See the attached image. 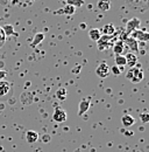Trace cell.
Returning <instances> with one entry per match:
<instances>
[{
    "label": "cell",
    "mask_w": 149,
    "mask_h": 152,
    "mask_svg": "<svg viewBox=\"0 0 149 152\" xmlns=\"http://www.w3.org/2000/svg\"><path fill=\"white\" fill-rule=\"evenodd\" d=\"M9 89H11V84L7 82V81H0V97L2 96H6L9 93Z\"/></svg>",
    "instance_id": "2e32d148"
},
{
    "label": "cell",
    "mask_w": 149,
    "mask_h": 152,
    "mask_svg": "<svg viewBox=\"0 0 149 152\" xmlns=\"http://www.w3.org/2000/svg\"><path fill=\"white\" fill-rule=\"evenodd\" d=\"M5 41H6V35H5L4 31H2V28L0 27V48H1L2 46H4Z\"/></svg>",
    "instance_id": "cb8c5ba5"
},
{
    "label": "cell",
    "mask_w": 149,
    "mask_h": 152,
    "mask_svg": "<svg viewBox=\"0 0 149 152\" xmlns=\"http://www.w3.org/2000/svg\"><path fill=\"white\" fill-rule=\"evenodd\" d=\"M124 50H125V43H124V41L118 40V41H115L113 43V52H114L115 55H122Z\"/></svg>",
    "instance_id": "30bf717a"
},
{
    "label": "cell",
    "mask_w": 149,
    "mask_h": 152,
    "mask_svg": "<svg viewBox=\"0 0 149 152\" xmlns=\"http://www.w3.org/2000/svg\"><path fill=\"white\" fill-rule=\"evenodd\" d=\"M38 138H40V134H38L36 131H34V130H28V131L26 132V140H27L29 144L36 143L37 140H38Z\"/></svg>",
    "instance_id": "8fae6325"
},
{
    "label": "cell",
    "mask_w": 149,
    "mask_h": 152,
    "mask_svg": "<svg viewBox=\"0 0 149 152\" xmlns=\"http://www.w3.org/2000/svg\"><path fill=\"white\" fill-rule=\"evenodd\" d=\"M67 113L62 109V108H59V107H57L55 110H54V114H53V119L57 122V123H63V122H65L67 121Z\"/></svg>",
    "instance_id": "52a82bcc"
},
{
    "label": "cell",
    "mask_w": 149,
    "mask_h": 152,
    "mask_svg": "<svg viewBox=\"0 0 149 152\" xmlns=\"http://www.w3.org/2000/svg\"><path fill=\"white\" fill-rule=\"evenodd\" d=\"M126 58V66H128L129 68H133L137 64V56L134 53H127V55L125 56Z\"/></svg>",
    "instance_id": "4fadbf2b"
},
{
    "label": "cell",
    "mask_w": 149,
    "mask_h": 152,
    "mask_svg": "<svg viewBox=\"0 0 149 152\" xmlns=\"http://www.w3.org/2000/svg\"><path fill=\"white\" fill-rule=\"evenodd\" d=\"M6 75H7V73L5 70H0V81H2L6 77Z\"/></svg>",
    "instance_id": "4316f807"
},
{
    "label": "cell",
    "mask_w": 149,
    "mask_h": 152,
    "mask_svg": "<svg viewBox=\"0 0 149 152\" xmlns=\"http://www.w3.org/2000/svg\"><path fill=\"white\" fill-rule=\"evenodd\" d=\"M67 5H70L74 8L77 7H82L83 5H85L84 0H67Z\"/></svg>",
    "instance_id": "44dd1931"
},
{
    "label": "cell",
    "mask_w": 149,
    "mask_h": 152,
    "mask_svg": "<svg viewBox=\"0 0 149 152\" xmlns=\"http://www.w3.org/2000/svg\"><path fill=\"white\" fill-rule=\"evenodd\" d=\"M121 123L125 128H130L135 124V118L130 115H124L122 118H121Z\"/></svg>",
    "instance_id": "9a60e30c"
},
{
    "label": "cell",
    "mask_w": 149,
    "mask_h": 152,
    "mask_svg": "<svg viewBox=\"0 0 149 152\" xmlns=\"http://www.w3.org/2000/svg\"><path fill=\"white\" fill-rule=\"evenodd\" d=\"M114 62H115V66H118L120 68H122V67L126 66V58H125L124 55H115Z\"/></svg>",
    "instance_id": "d6986e66"
},
{
    "label": "cell",
    "mask_w": 149,
    "mask_h": 152,
    "mask_svg": "<svg viewBox=\"0 0 149 152\" xmlns=\"http://www.w3.org/2000/svg\"><path fill=\"white\" fill-rule=\"evenodd\" d=\"M140 25H141V21L137 19V18H133V19H130L129 21L127 22V25H126L125 34L129 37V34L132 33V32H134L135 29H139Z\"/></svg>",
    "instance_id": "8992f818"
},
{
    "label": "cell",
    "mask_w": 149,
    "mask_h": 152,
    "mask_svg": "<svg viewBox=\"0 0 149 152\" xmlns=\"http://www.w3.org/2000/svg\"><path fill=\"white\" fill-rule=\"evenodd\" d=\"M125 134H126L127 137H129V136H132V134H133V132H132V131H126V132H125Z\"/></svg>",
    "instance_id": "83f0119b"
},
{
    "label": "cell",
    "mask_w": 149,
    "mask_h": 152,
    "mask_svg": "<svg viewBox=\"0 0 149 152\" xmlns=\"http://www.w3.org/2000/svg\"><path fill=\"white\" fill-rule=\"evenodd\" d=\"M114 35H115V34H114ZM114 35H112V37L101 35V38L97 41L98 49H99L100 52H104V50H107L110 47H112V45H113V40H114Z\"/></svg>",
    "instance_id": "7a4b0ae2"
},
{
    "label": "cell",
    "mask_w": 149,
    "mask_h": 152,
    "mask_svg": "<svg viewBox=\"0 0 149 152\" xmlns=\"http://www.w3.org/2000/svg\"><path fill=\"white\" fill-rule=\"evenodd\" d=\"M121 41H124V43H126V46L130 49V53H136L139 52V42L136 40H134L133 38H130L128 35L124 34V38L120 39Z\"/></svg>",
    "instance_id": "3957f363"
},
{
    "label": "cell",
    "mask_w": 149,
    "mask_h": 152,
    "mask_svg": "<svg viewBox=\"0 0 149 152\" xmlns=\"http://www.w3.org/2000/svg\"><path fill=\"white\" fill-rule=\"evenodd\" d=\"M130 38H133L134 40H136L137 42H147L149 40V34L147 33L146 29L141 31V29H135L134 32H132L129 34Z\"/></svg>",
    "instance_id": "277c9868"
},
{
    "label": "cell",
    "mask_w": 149,
    "mask_h": 152,
    "mask_svg": "<svg viewBox=\"0 0 149 152\" xmlns=\"http://www.w3.org/2000/svg\"><path fill=\"white\" fill-rule=\"evenodd\" d=\"M140 117H141V121L143 122V123H147L149 122V115L147 113H143V114L140 115Z\"/></svg>",
    "instance_id": "d4e9b609"
},
{
    "label": "cell",
    "mask_w": 149,
    "mask_h": 152,
    "mask_svg": "<svg viewBox=\"0 0 149 152\" xmlns=\"http://www.w3.org/2000/svg\"><path fill=\"white\" fill-rule=\"evenodd\" d=\"M143 72L141 70L140 67H133L129 68L127 74H126V78L130 81L132 83H140L143 80Z\"/></svg>",
    "instance_id": "6da1fadb"
},
{
    "label": "cell",
    "mask_w": 149,
    "mask_h": 152,
    "mask_svg": "<svg viewBox=\"0 0 149 152\" xmlns=\"http://www.w3.org/2000/svg\"><path fill=\"white\" fill-rule=\"evenodd\" d=\"M90 104H91V99H90V97L82 99V101L79 102V105H78V115H79V116H83V115L89 110Z\"/></svg>",
    "instance_id": "ba28073f"
},
{
    "label": "cell",
    "mask_w": 149,
    "mask_h": 152,
    "mask_svg": "<svg viewBox=\"0 0 149 152\" xmlns=\"http://www.w3.org/2000/svg\"><path fill=\"white\" fill-rule=\"evenodd\" d=\"M43 39H44V34H43V33H37L36 35L34 37V39H33V43H32L30 46H32V47H35L36 45L41 43V42L43 41Z\"/></svg>",
    "instance_id": "7402d4cb"
},
{
    "label": "cell",
    "mask_w": 149,
    "mask_h": 152,
    "mask_svg": "<svg viewBox=\"0 0 149 152\" xmlns=\"http://www.w3.org/2000/svg\"><path fill=\"white\" fill-rule=\"evenodd\" d=\"M95 74L99 76L100 78H106L107 76L111 74V67H110L106 62H101V63L97 67Z\"/></svg>",
    "instance_id": "5b68a950"
},
{
    "label": "cell",
    "mask_w": 149,
    "mask_h": 152,
    "mask_svg": "<svg viewBox=\"0 0 149 152\" xmlns=\"http://www.w3.org/2000/svg\"><path fill=\"white\" fill-rule=\"evenodd\" d=\"M67 94H68V91H67L65 88H59V89H57V91H56V97H57L59 101H64V99L67 98Z\"/></svg>",
    "instance_id": "ffe728a7"
},
{
    "label": "cell",
    "mask_w": 149,
    "mask_h": 152,
    "mask_svg": "<svg viewBox=\"0 0 149 152\" xmlns=\"http://www.w3.org/2000/svg\"><path fill=\"white\" fill-rule=\"evenodd\" d=\"M2 28V31H4V33H5V35L6 37H8V35H18L15 32H14V28H13V26L12 25H5L4 27H1Z\"/></svg>",
    "instance_id": "ac0fdd59"
},
{
    "label": "cell",
    "mask_w": 149,
    "mask_h": 152,
    "mask_svg": "<svg viewBox=\"0 0 149 152\" xmlns=\"http://www.w3.org/2000/svg\"><path fill=\"white\" fill-rule=\"evenodd\" d=\"M111 73L113 75H120L121 73H122V69L120 68V67H118V66H113L111 68Z\"/></svg>",
    "instance_id": "603a6c76"
},
{
    "label": "cell",
    "mask_w": 149,
    "mask_h": 152,
    "mask_svg": "<svg viewBox=\"0 0 149 152\" xmlns=\"http://www.w3.org/2000/svg\"><path fill=\"white\" fill-rule=\"evenodd\" d=\"M100 33H101V35L112 37V35L115 34V27H114L112 23H106V25L103 27V29L100 31Z\"/></svg>",
    "instance_id": "5bb4252c"
},
{
    "label": "cell",
    "mask_w": 149,
    "mask_h": 152,
    "mask_svg": "<svg viewBox=\"0 0 149 152\" xmlns=\"http://www.w3.org/2000/svg\"><path fill=\"white\" fill-rule=\"evenodd\" d=\"M74 12H76V8L72 7V6H70V5H65V6H63L62 8H59V10H57L55 12V14H65V15H72Z\"/></svg>",
    "instance_id": "9c48e42d"
},
{
    "label": "cell",
    "mask_w": 149,
    "mask_h": 152,
    "mask_svg": "<svg viewBox=\"0 0 149 152\" xmlns=\"http://www.w3.org/2000/svg\"><path fill=\"white\" fill-rule=\"evenodd\" d=\"M42 142H43V143L50 142V136H49V134H44V136L42 137Z\"/></svg>",
    "instance_id": "484cf974"
},
{
    "label": "cell",
    "mask_w": 149,
    "mask_h": 152,
    "mask_svg": "<svg viewBox=\"0 0 149 152\" xmlns=\"http://www.w3.org/2000/svg\"><path fill=\"white\" fill-rule=\"evenodd\" d=\"M112 2L111 0H99L97 4V8L101 12H107L111 10Z\"/></svg>",
    "instance_id": "7c38bea8"
},
{
    "label": "cell",
    "mask_w": 149,
    "mask_h": 152,
    "mask_svg": "<svg viewBox=\"0 0 149 152\" xmlns=\"http://www.w3.org/2000/svg\"><path fill=\"white\" fill-rule=\"evenodd\" d=\"M89 38L91 39L92 41H94V42H97L99 39L101 38L100 29H98V28H92V29H90V31H89Z\"/></svg>",
    "instance_id": "e0dca14e"
}]
</instances>
